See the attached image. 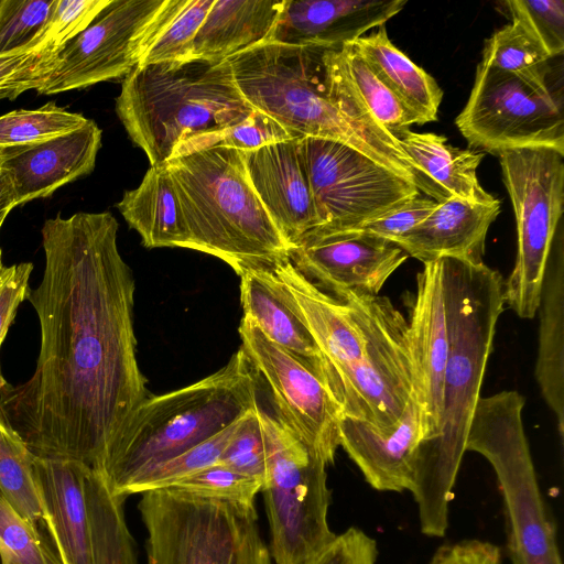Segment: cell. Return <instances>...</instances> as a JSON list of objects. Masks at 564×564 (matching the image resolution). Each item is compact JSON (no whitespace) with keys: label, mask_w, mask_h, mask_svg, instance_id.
<instances>
[{"label":"cell","mask_w":564,"mask_h":564,"mask_svg":"<svg viewBox=\"0 0 564 564\" xmlns=\"http://www.w3.org/2000/svg\"><path fill=\"white\" fill-rule=\"evenodd\" d=\"M110 213L57 215L42 228L45 267L26 300L41 328L33 376L0 388V420L35 456L105 473L147 395L137 360L134 279Z\"/></svg>","instance_id":"cell-1"},{"label":"cell","mask_w":564,"mask_h":564,"mask_svg":"<svg viewBox=\"0 0 564 564\" xmlns=\"http://www.w3.org/2000/svg\"><path fill=\"white\" fill-rule=\"evenodd\" d=\"M290 291L321 352L324 380L344 416L391 433L414 397L408 321L382 295L334 297L289 258L272 265Z\"/></svg>","instance_id":"cell-2"},{"label":"cell","mask_w":564,"mask_h":564,"mask_svg":"<svg viewBox=\"0 0 564 564\" xmlns=\"http://www.w3.org/2000/svg\"><path fill=\"white\" fill-rule=\"evenodd\" d=\"M247 100L295 138L349 145L437 200L442 191L405 155L355 91L338 47L264 41L226 58Z\"/></svg>","instance_id":"cell-3"},{"label":"cell","mask_w":564,"mask_h":564,"mask_svg":"<svg viewBox=\"0 0 564 564\" xmlns=\"http://www.w3.org/2000/svg\"><path fill=\"white\" fill-rule=\"evenodd\" d=\"M448 355L438 436L420 445L411 494L420 529L442 538L471 417L480 398L497 322L503 312L505 280L485 262L443 258Z\"/></svg>","instance_id":"cell-4"},{"label":"cell","mask_w":564,"mask_h":564,"mask_svg":"<svg viewBox=\"0 0 564 564\" xmlns=\"http://www.w3.org/2000/svg\"><path fill=\"white\" fill-rule=\"evenodd\" d=\"M253 111L227 59L137 66L116 99L120 121L151 166L165 164L180 144L236 126Z\"/></svg>","instance_id":"cell-5"},{"label":"cell","mask_w":564,"mask_h":564,"mask_svg":"<svg viewBox=\"0 0 564 564\" xmlns=\"http://www.w3.org/2000/svg\"><path fill=\"white\" fill-rule=\"evenodd\" d=\"M165 164L183 215L187 249L219 258L237 274L288 258L290 246L258 198L241 151L212 147Z\"/></svg>","instance_id":"cell-6"},{"label":"cell","mask_w":564,"mask_h":564,"mask_svg":"<svg viewBox=\"0 0 564 564\" xmlns=\"http://www.w3.org/2000/svg\"><path fill=\"white\" fill-rule=\"evenodd\" d=\"M259 378L239 348L213 375L172 392L147 397L130 417L102 473L120 491L142 470L209 438L258 404Z\"/></svg>","instance_id":"cell-7"},{"label":"cell","mask_w":564,"mask_h":564,"mask_svg":"<svg viewBox=\"0 0 564 564\" xmlns=\"http://www.w3.org/2000/svg\"><path fill=\"white\" fill-rule=\"evenodd\" d=\"M524 397L514 390L479 398L465 449L494 468L506 517L511 564H562L555 521L541 492L522 412Z\"/></svg>","instance_id":"cell-8"},{"label":"cell","mask_w":564,"mask_h":564,"mask_svg":"<svg viewBox=\"0 0 564 564\" xmlns=\"http://www.w3.org/2000/svg\"><path fill=\"white\" fill-rule=\"evenodd\" d=\"M138 509L147 564H272L256 507L161 488L142 492Z\"/></svg>","instance_id":"cell-9"},{"label":"cell","mask_w":564,"mask_h":564,"mask_svg":"<svg viewBox=\"0 0 564 564\" xmlns=\"http://www.w3.org/2000/svg\"><path fill=\"white\" fill-rule=\"evenodd\" d=\"M267 471L261 488L273 564H305L336 534L328 524L329 466L275 414L258 406Z\"/></svg>","instance_id":"cell-10"},{"label":"cell","mask_w":564,"mask_h":564,"mask_svg":"<svg viewBox=\"0 0 564 564\" xmlns=\"http://www.w3.org/2000/svg\"><path fill=\"white\" fill-rule=\"evenodd\" d=\"M550 63L525 72L478 64L469 98L455 124L469 145L499 155L519 148H551L564 154L562 90Z\"/></svg>","instance_id":"cell-11"},{"label":"cell","mask_w":564,"mask_h":564,"mask_svg":"<svg viewBox=\"0 0 564 564\" xmlns=\"http://www.w3.org/2000/svg\"><path fill=\"white\" fill-rule=\"evenodd\" d=\"M502 180L517 225V256L505 280V301L521 318L538 313L543 276L564 204V154L551 148L501 152Z\"/></svg>","instance_id":"cell-12"},{"label":"cell","mask_w":564,"mask_h":564,"mask_svg":"<svg viewBox=\"0 0 564 564\" xmlns=\"http://www.w3.org/2000/svg\"><path fill=\"white\" fill-rule=\"evenodd\" d=\"M317 226L324 231L354 230L420 195V191L347 144L299 138Z\"/></svg>","instance_id":"cell-13"},{"label":"cell","mask_w":564,"mask_h":564,"mask_svg":"<svg viewBox=\"0 0 564 564\" xmlns=\"http://www.w3.org/2000/svg\"><path fill=\"white\" fill-rule=\"evenodd\" d=\"M182 0H111L58 53L39 94L82 89L126 77Z\"/></svg>","instance_id":"cell-14"},{"label":"cell","mask_w":564,"mask_h":564,"mask_svg":"<svg viewBox=\"0 0 564 564\" xmlns=\"http://www.w3.org/2000/svg\"><path fill=\"white\" fill-rule=\"evenodd\" d=\"M241 349L271 393L282 420L328 465L339 447L341 410L319 368L268 339L249 319L239 326Z\"/></svg>","instance_id":"cell-15"},{"label":"cell","mask_w":564,"mask_h":564,"mask_svg":"<svg viewBox=\"0 0 564 564\" xmlns=\"http://www.w3.org/2000/svg\"><path fill=\"white\" fill-rule=\"evenodd\" d=\"M408 257L393 242L361 231L318 229L306 232L288 253L304 278L337 299L349 292L378 295Z\"/></svg>","instance_id":"cell-16"},{"label":"cell","mask_w":564,"mask_h":564,"mask_svg":"<svg viewBox=\"0 0 564 564\" xmlns=\"http://www.w3.org/2000/svg\"><path fill=\"white\" fill-rule=\"evenodd\" d=\"M406 321L422 445L438 436L441 425L449 346L443 259L423 263L416 274Z\"/></svg>","instance_id":"cell-17"},{"label":"cell","mask_w":564,"mask_h":564,"mask_svg":"<svg viewBox=\"0 0 564 564\" xmlns=\"http://www.w3.org/2000/svg\"><path fill=\"white\" fill-rule=\"evenodd\" d=\"M101 130L90 119L80 128L39 142L0 148V170L17 205L47 197L95 167Z\"/></svg>","instance_id":"cell-18"},{"label":"cell","mask_w":564,"mask_h":564,"mask_svg":"<svg viewBox=\"0 0 564 564\" xmlns=\"http://www.w3.org/2000/svg\"><path fill=\"white\" fill-rule=\"evenodd\" d=\"M249 181L290 248L317 226L299 138L242 152Z\"/></svg>","instance_id":"cell-19"},{"label":"cell","mask_w":564,"mask_h":564,"mask_svg":"<svg viewBox=\"0 0 564 564\" xmlns=\"http://www.w3.org/2000/svg\"><path fill=\"white\" fill-rule=\"evenodd\" d=\"M405 4L406 0H285L265 41L340 47L384 25Z\"/></svg>","instance_id":"cell-20"},{"label":"cell","mask_w":564,"mask_h":564,"mask_svg":"<svg viewBox=\"0 0 564 564\" xmlns=\"http://www.w3.org/2000/svg\"><path fill=\"white\" fill-rule=\"evenodd\" d=\"M421 444L420 413L414 397L394 431L380 434L369 423L344 416L339 423V447L379 491L411 490Z\"/></svg>","instance_id":"cell-21"},{"label":"cell","mask_w":564,"mask_h":564,"mask_svg":"<svg viewBox=\"0 0 564 564\" xmlns=\"http://www.w3.org/2000/svg\"><path fill=\"white\" fill-rule=\"evenodd\" d=\"M34 455V454H33ZM33 477L61 564H91L85 498L88 466L33 456Z\"/></svg>","instance_id":"cell-22"},{"label":"cell","mask_w":564,"mask_h":564,"mask_svg":"<svg viewBox=\"0 0 564 564\" xmlns=\"http://www.w3.org/2000/svg\"><path fill=\"white\" fill-rule=\"evenodd\" d=\"M500 209L499 199L473 203L451 196L393 243L423 263L443 258L481 263L488 229Z\"/></svg>","instance_id":"cell-23"},{"label":"cell","mask_w":564,"mask_h":564,"mask_svg":"<svg viewBox=\"0 0 564 564\" xmlns=\"http://www.w3.org/2000/svg\"><path fill=\"white\" fill-rule=\"evenodd\" d=\"M238 275L243 317L272 343L312 361L322 371V357L314 338L272 265L247 268Z\"/></svg>","instance_id":"cell-24"},{"label":"cell","mask_w":564,"mask_h":564,"mask_svg":"<svg viewBox=\"0 0 564 564\" xmlns=\"http://www.w3.org/2000/svg\"><path fill=\"white\" fill-rule=\"evenodd\" d=\"M535 379L564 435V248L562 228L547 259L539 303Z\"/></svg>","instance_id":"cell-25"},{"label":"cell","mask_w":564,"mask_h":564,"mask_svg":"<svg viewBox=\"0 0 564 564\" xmlns=\"http://www.w3.org/2000/svg\"><path fill=\"white\" fill-rule=\"evenodd\" d=\"M285 0H214L198 29L192 58L223 61L265 41Z\"/></svg>","instance_id":"cell-26"},{"label":"cell","mask_w":564,"mask_h":564,"mask_svg":"<svg viewBox=\"0 0 564 564\" xmlns=\"http://www.w3.org/2000/svg\"><path fill=\"white\" fill-rule=\"evenodd\" d=\"M393 137L411 162L449 196L473 203L498 199L481 187L477 177L485 152L453 147L444 135L432 132L404 129Z\"/></svg>","instance_id":"cell-27"},{"label":"cell","mask_w":564,"mask_h":564,"mask_svg":"<svg viewBox=\"0 0 564 564\" xmlns=\"http://www.w3.org/2000/svg\"><path fill=\"white\" fill-rule=\"evenodd\" d=\"M117 207L147 248L187 247V234L166 164L151 166Z\"/></svg>","instance_id":"cell-28"},{"label":"cell","mask_w":564,"mask_h":564,"mask_svg":"<svg viewBox=\"0 0 564 564\" xmlns=\"http://www.w3.org/2000/svg\"><path fill=\"white\" fill-rule=\"evenodd\" d=\"M350 43L420 124L437 120L442 88L391 42L384 25Z\"/></svg>","instance_id":"cell-29"},{"label":"cell","mask_w":564,"mask_h":564,"mask_svg":"<svg viewBox=\"0 0 564 564\" xmlns=\"http://www.w3.org/2000/svg\"><path fill=\"white\" fill-rule=\"evenodd\" d=\"M85 498L91 564H138L123 512L127 498L113 495L105 475L91 468L85 478Z\"/></svg>","instance_id":"cell-30"},{"label":"cell","mask_w":564,"mask_h":564,"mask_svg":"<svg viewBox=\"0 0 564 564\" xmlns=\"http://www.w3.org/2000/svg\"><path fill=\"white\" fill-rule=\"evenodd\" d=\"M33 456L22 438L0 420V491L58 558L34 482Z\"/></svg>","instance_id":"cell-31"},{"label":"cell","mask_w":564,"mask_h":564,"mask_svg":"<svg viewBox=\"0 0 564 564\" xmlns=\"http://www.w3.org/2000/svg\"><path fill=\"white\" fill-rule=\"evenodd\" d=\"M345 72L372 118L392 135L420 124L417 117L375 74L351 43L338 47Z\"/></svg>","instance_id":"cell-32"},{"label":"cell","mask_w":564,"mask_h":564,"mask_svg":"<svg viewBox=\"0 0 564 564\" xmlns=\"http://www.w3.org/2000/svg\"><path fill=\"white\" fill-rule=\"evenodd\" d=\"M240 419L183 453L142 470L120 491L119 496L127 498L148 490L167 488L186 476L218 464Z\"/></svg>","instance_id":"cell-33"},{"label":"cell","mask_w":564,"mask_h":564,"mask_svg":"<svg viewBox=\"0 0 564 564\" xmlns=\"http://www.w3.org/2000/svg\"><path fill=\"white\" fill-rule=\"evenodd\" d=\"M50 101L34 110H14L0 117V148L22 145L72 132L87 122Z\"/></svg>","instance_id":"cell-34"},{"label":"cell","mask_w":564,"mask_h":564,"mask_svg":"<svg viewBox=\"0 0 564 564\" xmlns=\"http://www.w3.org/2000/svg\"><path fill=\"white\" fill-rule=\"evenodd\" d=\"M214 0H182L144 51L138 66L191 59L194 37Z\"/></svg>","instance_id":"cell-35"},{"label":"cell","mask_w":564,"mask_h":564,"mask_svg":"<svg viewBox=\"0 0 564 564\" xmlns=\"http://www.w3.org/2000/svg\"><path fill=\"white\" fill-rule=\"evenodd\" d=\"M552 59L522 23L511 20L486 41L480 64L519 73L543 67Z\"/></svg>","instance_id":"cell-36"},{"label":"cell","mask_w":564,"mask_h":564,"mask_svg":"<svg viewBox=\"0 0 564 564\" xmlns=\"http://www.w3.org/2000/svg\"><path fill=\"white\" fill-rule=\"evenodd\" d=\"M294 138L275 120L254 110L246 120L236 126L180 144L171 159L212 147H225L241 152L253 151Z\"/></svg>","instance_id":"cell-37"},{"label":"cell","mask_w":564,"mask_h":564,"mask_svg":"<svg viewBox=\"0 0 564 564\" xmlns=\"http://www.w3.org/2000/svg\"><path fill=\"white\" fill-rule=\"evenodd\" d=\"M262 485V481L257 478L215 464L177 480L167 488L202 498L254 508L256 497L261 491Z\"/></svg>","instance_id":"cell-38"},{"label":"cell","mask_w":564,"mask_h":564,"mask_svg":"<svg viewBox=\"0 0 564 564\" xmlns=\"http://www.w3.org/2000/svg\"><path fill=\"white\" fill-rule=\"evenodd\" d=\"M53 3L54 0H0V55L33 50Z\"/></svg>","instance_id":"cell-39"},{"label":"cell","mask_w":564,"mask_h":564,"mask_svg":"<svg viewBox=\"0 0 564 564\" xmlns=\"http://www.w3.org/2000/svg\"><path fill=\"white\" fill-rule=\"evenodd\" d=\"M111 0H54L50 17L33 50L58 55L59 51L83 32Z\"/></svg>","instance_id":"cell-40"},{"label":"cell","mask_w":564,"mask_h":564,"mask_svg":"<svg viewBox=\"0 0 564 564\" xmlns=\"http://www.w3.org/2000/svg\"><path fill=\"white\" fill-rule=\"evenodd\" d=\"M1 564H61L0 491Z\"/></svg>","instance_id":"cell-41"},{"label":"cell","mask_w":564,"mask_h":564,"mask_svg":"<svg viewBox=\"0 0 564 564\" xmlns=\"http://www.w3.org/2000/svg\"><path fill=\"white\" fill-rule=\"evenodd\" d=\"M502 6L541 43L550 57L564 52L563 0H508Z\"/></svg>","instance_id":"cell-42"},{"label":"cell","mask_w":564,"mask_h":564,"mask_svg":"<svg viewBox=\"0 0 564 564\" xmlns=\"http://www.w3.org/2000/svg\"><path fill=\"white\" fill-rule=\"evenodd\" d=\"M259 403L239 421L218 464L237 473L264 481L267 471L265 446L258 417Z\"/></svg>","instance_id":"cell-43"},{"label":"cell","mask_w":564,"mask_h":564,"mask_svg":"<svg viewBox=\"0 0 564 564\" xmlns=\"http://www.w3.org/2000/svg\"><path fill=\"white\" fill-rule=\"evenodd\" d=\"M57 55L24 50L0 55V100L15 99L30 89H39L50 77Z\"/></svg>","instance_id":"cell-44"},{"label":"cell","mask_w":564,"mask_h":564,"mask_svg":"<svg viewBox=\"0 0 564 564\" xmlns=\"http://www.w3.org/2000/svg\"><path fill=\"white\" fill-rule=\"evenodd\" d=\"M437 204L433 198L419 195L354 230L394 242L422 223L435 209Z\"/></svg>","instance_id":"cell-45"},{"label":"cell","mask_w":564,"mask_h":564,"mask_svg":"<svg viewBox=\"0 0 564 564\" xmlns=\"http://www.w3.org/2000/svg\"><path fill=\"white\" fill-rule=\"evenodd\" d=\"M377 557L376 540L361 529L350 527L336 534L332 542L305 564H376Z\"/></svg>","instance_id":"cell-46"},{"label":"cell","mask_w":564,"mask_h":564,"mask_svg":"<svg viewBox=\"0 0 564 564\" xmlns=\"http://www.w3.org/2000/svg\"><path fill=\"white\" fill-rule=\"evenodd\" d=\"M33 270L31 262L0 267V347L14 319L19 305L26 299L29 280ZM6 380L0 375V388Z\"/></svg>","instance_id":"cell-47"},{"label":"cell","mask_w":564,"mask_h":564,"mask_svg":"<svg viewBox=\"0 0 564 564\" xmlns=\"http://www.w3.org/2000/svg\"><path fill=\"white\" fill-rule=\"evenodd\" d=\"M429 564H502L499 546L477 539L443 544Z\"/></svg>","instance_id":"cell-48"},{"label":"cell","mask_w":564,"mask_h":564,"mask_svg":"<svg viewBox=\"0 0 564 564\" xmlns=\"http://www.w3.org/2000/svg\"><path fill=\"white\" fill-rule=\"evenodd\" d=\"M15 206L17 202L12 185L0 170V227L8 214Z\"/></svg>","instance_id":"cell-49"},{"label":"cell","mask_w":564,"mask_h":564,"mask_svg":"<svg viewBox=\"0 0 564 564\" xmlns=\"http://www.w3.org/2000/svg\"><path fill=\"white\" fill-rule=\"evenodd\" d=\"M2 265V261H1V250H0V267Z\"/></svg>","instance_id":"cell-50"}]
</instances>
